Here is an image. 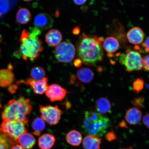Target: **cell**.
<instances>
[{"label": "cell", "instance_id": "cell-16", "mask_svg": "<svg viewBox=\"0 0 149 149\" xmlns=\"http://www.w3.org/2000/svg\"><path fill=\"white\" fill-rule=\"evenodd\" d=\"M125 117L128 123L132 125H136L140 122L142 113L136 108H131L126 111Z\"/></svg>", "mask_w": 149, "mask_h": 149}, {"label": "cell", "instance_id": "cell-10", "mask_svg": "<svg viewBox=\"0 0 149 149\" xmlns=\"http://www.w3.org/2000/svg\"><path fill=\"white\" fill-rule=\"evenodd\" d=\"M48 78L46 77L39 80H35L29 78L25 81H19L18 83H23L26 85L30 86L35 94L42 95L45 92L48 86Z\"/></svg>", "mask_w": 149, "mask_h": 149}, {"label": "cell", "instance_id": "cell-18", "mask_svg": "<svg viewBox=\"0 0 149 149\" xmlns=\"http://www.w3.org/2000/svg\"><path fill=\"white\" fill-rule=\"evenodd\" d=\"M15 79L14 74L9 69L0 70V87H6L10 86Z\"/></svg>", "mask_w": 149, "mask_h": 149}, {"label": "cell", "instance_id": "cell-19", "mask_svg": "<svg viewBox=\"0 0 149 149\" xmlns=\"http://www.w3.org/2000/svg\"><path fill=\"white\" fill-rule=\"evenodd\" d=\"M95 107L97 112L101 114L110 113L111 109L110 102L104 97L100 98L96 100Z\"/></svg>", "mask_w": 149, "mask_h": 149}, {"label": "cell", "instance_id": "cell-17", "mask_svg": "<svg viewBox=\"0 0 149 149\" xmlns=\"http://www.w3.org/2000/svg\"><path fill=\"white\" fill-rule=\"evenodd\" d=\"M101 139L95 136L89 135L84 139L82 144L84 149H100Z\"/></svg>", "mask_w": 149, "mask_h": 149}, {"label": "cell", "instance_id": "cell-29", "mask_svg": "<svg viewBox=\"0 0 149 149\" xmlns=\"http://www.w3.org/2000/svg\"><path fill=\"white\" fill-rule=\"evenodd\" d=\"M132 103L134 107L136 109H141L144 105V98L142 97L134 98L132 100Z\"/></svg>", "mask_w": 149, "mask_h": 149}, {"label": "cell", "instance_id": "cell-5", "mask_svg": "<svg viewBox=\"0 0 149 149\" xmlns=\"http://www.w3.org/2000/svg\"><path fill=\"white\" fill-rule=\"evenodd\" d=\"M119 60L120 64L124 65L128 72L140 70L144 68L143 59L137 51L127 50L125 53L120 55Z\"/></svg>", "mask_w": 149, "mask_h": 149}, {"label": "cell", "instance_id": "cell-9", "mask_svg": "<svg viewBox=\"0 0 149 149\" xmlns=\"http://www.w3.org/2000/svg\"><path fill=\"white\" fill-rule=\"evenodd\" d=\"M66 89L57 84L48 86L45 92L47 97L51 102L61 101L68 93Z\"/></svg>", "mask_w": 149, "mask_h": 149}, {"label": "cell", "instance_id": "cell-34", "mask_svg": "<svg viewBox=\"0 0 149 149\" xmlns=\"http://www.w3.org/2000/svg\"><path fill=\"white\" fill-rule=\"evenodd\" d=\"M73 1L76 5H81L85 4L87 0H73Z\"/></svg>", "mask_w": 149, "mask_h": 149}, {"label": "cell", "instance_id": "cell-27", "mask_svg": "<svg viewBox=\"0 0 149 149\" xmlns=\"http://www.w3.org/2000/svg\"><path fill=\"white\" fill-rule=\"evenodd\" d=\"M144 82L141 78H137L133 84V89L134 92L138 94L144 88Z\"/></svg>", "mask_w": 149, "mask_h": 149}, {"label": "cell", "instance_id": "cell-3", "mask_svg": "<svg viewBox=\"0 0 149 149\" xmlns=\"http://www.w3.org/2000/svg\"><path fill=\"white\" fill-rule=\"evenodd\" d=\"M32 110L30 100L20 97L8 102L2 113V118L3 121H19L26 125L29 122L27 116L30 114Z\"/></svg>", "mask_w": 149, "mask_h": 149}, {"label": "cell", "instance_id": "cell-39", "mask_svg": "<svg viewBox=\"0 0 149 149\" xmlns=\"http://www.w3.org/2000/svg\"><path fill=\"white\" fill-rule=\"evenodd\" d=\"M120 149H134L133 148H132V147H130V148H122Z\"/></svg>", "mask_w": 149, "mask_h": 149}, {"label": "cell", "instance_id": "cell-41", "mask_svg": "<svg viewBox=\"0 0 149 149\" xmlns=\"http://www.w3.org/2000/svg\"><path fill=\"white\" fill-rule=\"evenodd\" d=\"M1 104H0V108H1Z\"/></svg>", "mask_w": 149, "mask_h": 149}, {"label": "cell", "instance_id": "cell-30", "mask_svg": "<svg viewBox=\"0 0 149 149\" xmlns=\"http://www.w3.org/2000/svg\"><path fill=\"white\" fill-rule=\"evenodd\" d=\"M144 68L147 71H149V54L145 56L144 59Z\"/></svg>", "mask_w": 149, "mask_h": 149}, {"label": "cell", "instance_id": "cell-28", "mask_svg": "<svg viewBox=\"0 0 149 149\" xmlns=\"http://www.w3.org/2000/svg\"><path fill=\"white\" fill-rule=\"evenodd\" d=\"M10 9L8 0H0V17L6 14Z\"/></svg>", "mask_w": 149, "mask_h": 149}, {"label": "cell", "instance_id": "cell-33", "mask_svg": "<svg viewBox=\"0 0 149 149\" xmlns=\"http://www.w3.org/2000/svg\"><path fill=\"white\" fill-rule=\"evenodd\" d=\"M17 89V86L15 85H10L8 88L9 92L12 94H13L16 92Z\"/></svg>", "mask_w": 149, "mask_h": 149}, {"label": "cell", "instance_id": "cell-40", "mask_svg": "<svg viewBox=\"0 0 149 149\" xmlns=\"http://www.w3.org/2000/svg\"><path fill=\"white\" fill-rule=\"evenodd\" d=\"M23 1H32V0H23Z\"/></svg>", "mask_w": 149, "mask_h": 149}, {"label": "cell", "instance_id": "cell-15", "mask_svg": "<svg viewBox=\"0 0 149 149\" xmlns=\"http://www.w3.org/2000/svg\"><path fill=\"white\" fill-rule=\"evenodd\" d=\"M16 141L25 149L32 148L36 141L34 136L27 132L20 136Z\"/></svg>", "mask_w": 149, "mask_h": 149}, {"label": "cell", "instance_id": "cell-24", "mask_svg": "<svg viewBox=\"0 0 149 149\" xmlns=\"http://www.w3.org/2000/svg\"><path fill=\"white\" fill-rule=\"evenodd\" d=\"M31 127L34 131L32 133L35 135L40 136L41 132L45 128V122L42 118L37 117L33 121Z\"/></svg>", "mask_w": 149, "mask_h": 149}, {"label": "cell", "instance_id": "cell-21", "mask_svg": "<svg viewBox=\"0 0 149 149\" xmlns=\"http://www.w3.org/2000/svg\"><path fill=\"white\" fill-rule=\"evenodd\" d=\"M76 76L81 82L87 83L90 82L94 77V73L90 69L83 68L78 70Z\"/></svg>", "mask_w": 149, "mask_h": 149}, {"label": "cell", "instance_id": "cell-25", "mask_svg": "<svg viewBox=\"0 0 149 149\" xmlns=\"http://www.w3.org/2000/svg\"><path fill=\"white\" fill-rule=\"evenodd\" d=\"M30 74L31 79L39 80L45 77L46 72L42 67L35 66L31 69Z\"/></svg>", "mask_w": 149, "mask_h": 149}, {"label": "cell", "instance_id": "cell-11", "mask_svg": "<svg viewBox=\"0 0 149 149\" xmlns=\"http://www.w3.org/2000/svg\"><path fill=\"white\" fill-rule=\"evenodd\" d=\"M54 20L49 15L40 13L37 15L34 19L35 27L38 28L41 31H45L53 26Z\"/></svg>", "mask_w": 149, "mask_h": 149}, {"label": "cell", "instance_id": "cell-12", "mask_svg": "<svg viewBox=\"0 0 149 149\" xmlns=\"http://www.w3.org/2000/svg\"><path fill=\"white\" fill-rule=\"evenodd\" d=\"M102 46L107 52L108 56L113 57L114 56L113 53L118 50L120 44L117 39L113 37H107L104 40Z\"/></svg>", "mask_w": 149, "mask_h": 149}, {"label": "cell", "instance_id": "cell-37", "mask_svg": "<svg viewBox=\"0 0 149 149\" xmlns=\"http://www.w3.org/2000/svg\"><path fill=\"white\" fill-rule=\"evenodd\" d=\"M10 149H25L19 144H15L11 147Z\"/></svg>", "mask_w": 149, "mask_h": 149}, {"label": "cell", "instance_id": "cell-1", "mask_svg": "<svg viewBox=\"0 0 149 149\" xmlns=\"http://www.w3.org/2000/svg\"><path fill=\"white\" fill-rule=\"evenodd\" d=\"M104 39L95 35L83 33L78 38L76 44V52L79 58L87 65L100 62L104 58Z\"/></svg>", "mask_w": 149, "mask_h": 149}, {"label": "cell", "instance_id": "cell-14", "mask_svg": "<svg viewBox=\"0 0 149 149\" xmlns=\"http://www.w3.org/2000/svg\"><path fill=\"white\" fill-rule=\"evenodd\" d=\"M45 41L50 46L55 47L59 45L62 40V35L58 30L53 29L46 33Z\"/></svg>", "mask_w": 149, "mask_h": 149}, {"label": "cell", "instance_id": "cell-6", "mask_svg": "<svg viewBox=\"0 0 149 149\" xmlns=\"http://www.w3.org/2000/svg\"><path fill=\"white\" fill-rule=\"evenodd\" d=\"M76 53V48L71 42H64L57 46L54 55L59 62L69 63L73 60Z\"/></svg>", "mask_w": 149, "mask_h": 149}, {"label": "cell", "instance_id": "cell-32", "mask_svg": "<svg viewBox=\"0 0 149 149\" xmlns=\"http://www.w3.org/2000/svg\"><path fill=\"white\" fill-rule=\"evenodd\" d=\"M142 45L144 48L145 52L146 53L149 52V36L145 40V42L143 43Z\"/></svg>", "mask_w": 149, "mask_h": 149}, {"label": "cell", "instance_id": "cell-38", "mask_svg": "<svg viewBox=\"0 0 149 149\" xmlns=\"http://www.w3.org/2000/svg\"><path fill=\"white\" fill-rule=\"evenodd\" d=\"M2 42V40H1V35H0V42ZM1 48H0V56H1Z\"/></svg>", "mask_w": 149, "mask_h": 149}, {"label": "cell", "instance_id": "cell-20", "mask_svg": "<svg viewBox=\"0 0 149 149\" xmlns=\"http://www.w3.org/2000/svg\"><path fill=\"white\" fill-rule=\"evenodd\" d=\"M55 138L49 134H45L39 138L38 143L41 149H51L55 144Z\"/></svg>", "mask_w": 149, "mask_h": 149}, {"label": "cell", "instance_id": "cell-22", "mask_svg": "<svg viewBox=\"0 0 149 149\" xmlns=\"http://www.w3.org/2000/svg\"><path fill=\"white\" fill-rule=\"evenodd\" d=\"M67 142L72 146H77L81 144L82 137L81 133L76 130L69 132L65 137Z\"/></svg>", "mask_w": 149, "mask_h": 149}, {"label": "cell", "instance_id": "cell-23", "mask_svg": "<svg viewBox=\"0 0 149 149\" xmlns=\"http://www.w3.org/2000/svg\"><path fill=\"white\" fill-rule=\"evenodd\" d=\"M31 14L30 11L26 8H21L19 9L16 15L17 21L20 24L25 25L31 19Z\"/></svg>", "mask_w": 149, "mask_h": 149}, {"label": "cell", "instance_id": "cell-2", "mask_svg": "<svg viewBox=\"0 0 149 149\" xmlns=\"http://www.w3.org/2000/svg\"><path fill=\"white\" fill-rule=\"evenodd\" d=\"M41 31L36 27L31 28L29 31L24 29L19 39V51L15 53L17 57H22L25 61L36 60L44 49L42 42L38 36Z\"/></svg>", "mask_w": 149, "mask_h": 149}, {"label": "cell", "instance_id": "cell-8", "mask_svg": "<svg viewBox=\"0 0 149 149\" xmlns=\"http://www.w3.org/2000/svg\"><path fill=\"white\" fill-rule=\"evenodd\" d=\"M40 112L41 118L51 126L58 123L62 113V111L57 105L40 106Z\"/></svg>", "mask_w": 149, "mask_h": 149}, {"label": "cell", "instance_id": "cell-31", "mask_svg": "<svg viewBox=\"0 0 149 149\" xmlns=\"http://www.w3.org/2000/svg\"><path fill=\"white\" fill-rule=\"evenodd\" d=\"M143 122L144 125L149 128V113H147L143 117Z\"/></svg>", "mask_w": 149, "mask_h": 149}, {"label": "cell", "instance_id": "cell-13", "mask_svg": "<svg viewBox=\"0 0 149 149\" xmlns=\"http://www.w3.org/2000/svg\"><path fill=\"white\" fill-rule=\"evenodd\" d=\"M127 37L129 42L134 45L141 44L144 38V33L142 30L139 27L130 29L127 33Z\"/></svg>", "mask_w": 149, "mask_h": 149}, {"label": "cell", "instance_id": "cell-7", "mask_svg": "<svg viewBox=\"0 0 149 149\" xmlns=\"http://www.w3.org/2000/svg\"><path fill=\"white\" fill-rule=\"evenodd\" d=\"M25 125L18 121H3L1 129L5 134L16 141L20 136L27 132Z\"/></svg>", "mask_w": 149, "mask_h": 149}, {"label": "cell", "instance_id": "cell-36", "mask_svg": "<svg viewBox=\"0 0 149 149\" xmlns=\"http://www.w3.org/2000/svg\"><path fill=\"white\" fill-rule=\"evenodd\" d=\"M80 30L81 29L80 27L79 26H76L72 30V33L74 35H78L79 34Z\"/></svg>", "mask_w": 149, "mask_h": 149}, {"label": "cell", "instance_id": "cell-35", "mask_svg": "<svg viewBox=\"0 0 149 149\" xmlns=\"http://www.w3.org/2000/svg\"><path fill=\"white\" fill-rule=\"evenodd\" d=\"M82 61L79 58L75 59L74 61V65L76 67H79L81 66Z\"/></svg>", "mask_w": 149, "mask_h": 149}, {"label": "cell", "instance_id": "cell-4", "mask_svg": "<svg viewBox=\"0 0 149 149\" xmlns=\"http://www.w3.org/2000/svg\"><path fill=\"white\" fill-rule=\"evenodd\" d=\"M110 124L109 118L97 112L90 111L85 112L83 128L89 135L102 136L106 133Z\"/></svg>", "mask_w": 149, "mask_h": 149}, {"label": "cell", "instance_id": "cell-26", "mask_svg": "<svg viewBox=\"0 0 149 149\" xmlns=\"http://www.w3.org/2000/svg\"><path fill=\"white\" fill-rule=\"evenodd\" d=\"M12 140L5 134H0V149H10L13 144Z\"/></svg>", "mask_w": 149, "mask_h": 149}]
</instances>
